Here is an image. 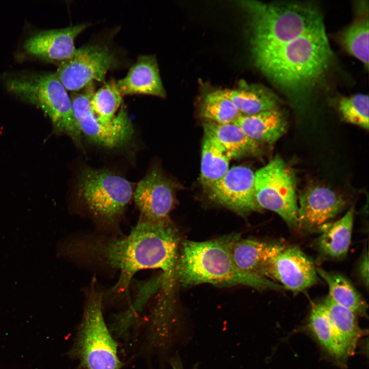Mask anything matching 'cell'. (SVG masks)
<instances>
[{"instance_id": "6da1fadb", "label": "cell", "mask_w": 369, "mask_h": 369, "mask_svg": "<svg viewBox=\"0 0 369 369\" xmlns=\"http://www.w3.org/2000/svg\"><path fill=\"white\" fill-rule=\"evenodd\" d=\"M251 45L257 67L287 91L316 81L333 57L319 11L279 22L260 32Z\"/></svg>"}, {"instance_id": "7a4b0ae2", "label": "cell", "mask_w": 369, "mask_h": 369, "mask_svg": "<svg viewBox=\"0 0 369 369\" xmlns=\"http://www.w3.org/2000/svg\"><path fill=\"white\" fill-rule=\"evenodd\" d=\"M179 243L178 234L170 221L155 222L140 217L126 236L87 247L91 254L120 271L116 288L123 290L135 273L145 269L161 270L163 283L176 282Z\"/></svg>"}, {"instance_id": "3957f363", "label": "cell", "mask_w": 369, "mask_h": 369, "mask_svg": "<svg viewBox=\"0 0 369 369\" xmlns=\"http://www.w3.org/2000/svg\"><path fill=\"white\" fill-rule=\"evenodd\" d=\"M234 236L204 241H182L175 268L176 284L183 287L210 283L220 286L242 285L260 290L283 289L274 281L244 273L236 267L230 251Z\"/></svg>"}, {"instance_id": "277c9868", "label": "cell", "mask_w": 369, "mask_h": 369, "mask_svg": "<svg viewBox=\"0 0 369 369\" xmlns=\"http://www.w3.org/2000/svg\"><path fill=\"white\" fill-rule=\"evenodd\" d=\"M7 90L20 100L40 108L50 119L53 131L70 137L81 148V133L67 90L55 73H32L8 78Z\"/></svg>"}, {"instance_id": "5b68a950", "label": "cell", "mask_w": 369, "mask_h": 369, "mask_svg": "<svg viewBox=\"0 0 369 369\" xmlns=\"http://www.w3.org/2000/svg\"><path fill=\"white\" fill-rule=\"evenodd\" d=\"M79 198L95 216L114 220L124 212L133 197L130 182L108 169L86 167L76 183Z\"/></svg>"}, {"instance_id": "8992f818", "label": "cell", "mask_w": 369, "mask_h": 369, "mask_svg": "<svg viewBox=\"0 0 369 369\" xmlns=\"http://www.w3.org/2000/svg\"><path fill=\"white\" fill-rule=\"evenodd\" d=\"M74 350L86 369H120L117 345L105 323L101 296L94 290L87 302Z\"/></svg>"}, {"instance_id": "52a82bcc", "label": "cell", "mask_w": 369, "mask_h": 369, "mask_svg": "<svg viewBox=\"0 0 369 369\" xmlns=\"http://www.w3.org/2000/svg\"><path fill=\"white\" fill-rule=\"evenodd\" d=\"M257 202L273 211L291 228L297 227L298 202L294 175L279 156L255 172Z\"/></svg>"}, {"instance_id": "ba28073f", "label": "cell", "mask_w": 369, "mask_h": 369, "mask_svg": "<svg viewBox=\"0 0 369 369\" xmlns=\"http://www.w3.org/2000/svg\"><path fill=\"white\" fill-rule=\"evenodd\" d=\"M82 92L71 95L75 118L81 134L92 143L108 149L124 146L131 139L134 129L127 112L122 107L111 124L99 122L90 108V99L94 93L93 83Z\"/></svg>"}, {"instance_id": "9c48e42d", "label": "cell", "mask_w": 369, "mask_h": 369, "mask_svg": "<svg viewBox=\"0 0 369 369\" xmlns=\"http://www.w3.org/2000/svg\"><path fill=\"white\" fill-rule=\"evenodd\" d=\"M116 63L115 54L107 46L87 45L60 63L55 73L67 90L77 92L94 81L104 82Z\"/></svg>"}, {"instance_id": "30bf717a", "label": "cell", "mask_w": 369, "mask_h": 369, "mask_svg": "<svg viewBox=\"0 0 369 369\" xmlns=\"http://www.w3.org/2000/svg\"><path fill=\"white\" fill-rule=\"evenodd\" d=\"M259 275L273 279L283 288L295 293L311 287L318 279L313 261L297 247H285L267 259L262 264Z\"/></svg>"}, {"instance_id": "8fae6325", "label": "cell", "mask_w": 369, "mask_h": 369, "mask_svg": "<svg viewBox=\"0 0 369 369\" xmlns=\"http://www.w3.org/2000/svg\"><path fill=\"white\" fill-rule=\"evenodd\" d=\"M177 185L154 167L138 182L133 197L140 217L155 222L170 221L175 202Z\"/></svg>"}, {"instance_id": "7c38bea8", "label": "cell", "mask_w": 369, "mask_h": 369, "mask_svg": "<svg viewBox=\"0 0 369 369\" xmlns=\"http://www.w3.org/2000/svg\"><path fill=\"white\" fill-rule=\"evenodd\" d=\"M208 192L213 201L241 215L261 210L256 198L255 172L246 166L230 168Z\"/></svg>"}, {"instance_id": "4fadbf2b", "label": "cell", "mask_w": 369, "mask_h": 369, "mask_svg": "<svg viewBox=\"0 0 369 369\" xmlns=\"http://www.w3.org/2000/svg\"><path fill=\"white\" fill-rule=\"evenodd\" d=\"M345 204L343 197L329 188L311 187L299 197L297 227L320 231L341 211Z\"/></svg>"}, {"instance_id": "5bb4252c", "label": "cell", "mask_w": 369, "mask_h": 369, "mask_svg": "<svg viewBox=\"0 0 369 369\" xmlns=\"http://www.w3.org/2000/svg\"><path fill=\"white\" fill-rule=\"evenodd\" d=\"M81 24L64 28L43 30L30 36L24 44L30 56L49 63L59 64L75 52L76 37L87 27Z\"/></svg>"}, {"instance_id": "9a60e30c", "label": "cell", "mask_w": 369, "mask_h": 369, "mask_svg": "<svg viewBox=\"0 0 369 369\" xmlns=\"http://www.w3.org/2000/svg\"><path fill=\"white\" fill-rule=\"evenodd\" d=\"M122 95L146 94L165 97L166 93L154 56H139L127 75L116 82Z\"/></svg>"}, {"instance_id": "2e32d148", "label": "cell", "mask_w": 369, "mask_h": 369, "mask_svg": "<svg viewBox=\"0 0 369 369\" xmlns=\"http://www.w3.org/2000/svg\"><path fill=\"white\" fill-rule=\"evenodd\" d=\"M284 247L279 242L244 239L241 238L240 234H234L230 251L233 262L240 271L260 276L259 271L262 264Z\"/></svg>"}, {"instance_id": "e0dca14e", "label": "cell", "mask_w": 369, "mask_h": 369, "mask_svg": "<svg viewBox=\"0 0 369 369\" xmlns=\"http://www.w3.org/2000/svg\"><path fill=\"white\" fill-rule=\"evenodd\" d=\"M321 303L345 359L354 352L359 340L364 333L359 326L356 314L352 311L334 301L329 295Z\"/></svg>"}, {"instance_id": "ac0fdd59", "label": "cell", "mask_w": 369, "mask_h": 369, "mask_svg": "<svg viewBox=\"0 0 369 369\" xmlns=\"http://www.w3.org/2000/svg\"><path fill=\"white\" fill-rule=\"evenodd\" d=\"M234 123L259 144L272 145L285 132L286 119L277 108L250 115H241Z\"/></svg>"}, {"instance_id": "d6986e66", "label": "cell", "mask_w": 369, "mask_h": 369, "mask_svg": "<svg viewBox=\"0 0 369 369\" xmlns=\"http://www.w3.org/2000/svg\"><path fill=\"white\" fill-rule=\"evenodd\" d=\"M203 127L204 135L224 148L232 159L255 155L260 152L261 145L250 138L234 122L218 124L206 121Z\"/></svg>"}, {"instance_id": "ffe728a7", "label": "cell", "mask_w": 369, "mask_h": 369, "mask_svg": "<svg viewBox=\"0 0 369 369\" xmlns=\"http://www.w3.org/2000/svg\"><path fill=\"white\" fill-rule=\"evenodd\" d=\"M354 209L351 208L340 219L329 222L321 229L317 241L320 252L331 258H341L347 254L353 227Z\"/></svg>"}, {"instance_id": "44dd1931", "label": "cell", "mask_w": 369, "mask_h": 369, "mask_svg": "<svg viewBox=\"0 0 369 369\" xmlns=\"http://www.w3.org/2000/svg\"><path fill=\"white\" fill-rule=\"evenodd\" d=\"M224 92L242 115H253L276 108L275 96L258 85L241 80L236 88L224 89Z\"/></svg>"}, {"instance_id": "7402d4cb", "label": "cell", "mask_w": 369, "mask_h": 369, "mask_svg": "<svg viewBox=\"0 0 369 369\" xmlns=\"http://www.w3.org/2000/svg\"><path fill=\"white\" fill-rule=\"evenodd\" d=\"M231 156L213 138L204 135L201 150L200 182L207 191L229 170Z\"/></svg>"}, {"instance_id": "603a6c76", "label": "cell", "mask_w": 369, "mask_h": 369, "mask_svg": "<svg viewBox=\"0 0 369 369\" xmlns=\"http://www.w3.org/2000/svg\"><path fill=\"white\" fill-rule=\"evenodd\" d=\"M316 272L327 283L329 296L334 301L351 310L356 315H366V303L345 277L319 268H316Z\"/></svg>"}, {"instance_id": "cb8c5ba5", "label": "cell", "mask_w": 369, "mask_h": 369, "mask_svg": "<svg viewBox=\"0 0 369 369\" xmlns=\"http://www.w3.org/2000/svg\"><path fill=\"white\" fill-rule=\"evenodd\" d=\"M200 115L206 121L218 124L234 122L242 114L224 93L216 90L205 95L200 107Z\"/></svg>"}, {"instance_id": "d4e9b609", "label": "cell", "mask_w": 369, "mask_h": 369, "mask_svg": "<svg viewBox=\"0 0 369 369\" xmlns=\"http://www.w3.org/2000/svg\"><path fill=\"white\" fill-rule=\"evenodd\" d=\"M309 327L329 355L339 361L345 359L337 344L329 317L321 302L315 304L312 308Z\"/></svg>"}, {"instance_id": "484cf974", "label": "cell", "mask_w": 369, "mask_h": 369, "mask_svg": "<svg viewBox=\"0 0 369 369\" xmlns=\"http://www.w3.org/2000/svg\"><path fill=\"white\" fill-rule=\"evenodd\" d=\"M122 96L116 82L113 80L94 92L90 99V108L99 122L106 125L111 124L122 102Z\"/></svg>"}, {"instance_id": "4316f807", "label": "cell", "mask_w": 369, "mask_h": 369, "mask_svg": "<svg viewBox=\"0 0 369 369\" xmlns=\"http://www.w3.org/2000/svg\"><path fill=\"white\" fill-rule=\"evenodd\" d=\"M341 42L344 49L368 66V19L362 16L349 26L342 33Z\"/></svg>"}, {"instance_id": "83f0119b", "label": "cell", "mask_w": 369, "mask_h": 369, "mask_svg": "<svg viewBox=\"0 0 369 369\" xmlns=\"http://www.w3.org/2000/svg\"><path fill=\"white\" fill-rule=\"evenodd\" d=\"M368 96L357 94L340 99L339 111L346 121L368 129Z\"/></svg>"}, {"instance_id": "f1b7e54d", "label": "cell", "mask_w": 369, "mask_h": 369, "mask_svg": "<svg viewBox=\"0 0 369 369\" xmlns=\"http://www.w3.org/2000/svg\"><path fill=\"white\" fill-rule=\"evenodd\" d=\"M359 271L361 279L365 285L368 287V253L364 254L359 264Z\"/></svg>"}, {"instance_id": "f546056e", "label": "cell", "mask_w": 369, "mask_h": 369, "mask_svg": "<svg viewBox=\"0 0 369 369\" xmlns=\"http://www.w3.org/2000/svg\"><path fill=\"white\" fill-rule=\"evenodd\" d=\"M172 366L173 369H183L181 366L180 365L179 363L177 362V361L173 363Z\"/></svg>"}]
</instances>
